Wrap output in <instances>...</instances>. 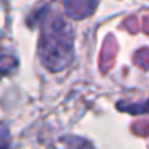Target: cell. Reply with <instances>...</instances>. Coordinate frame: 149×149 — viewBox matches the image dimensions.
<instances>
[{"label":"cell","instance_id":"cell-1","mask_svg":"<svg viewBox=\"0 0 149 149\" xmlns=\"http://www.w3.org/2000/svg\"><path fill=\"white\" fill-rule=\"evenodd\" d=\"M31 26L40 24L42 26L40 38V56L42 63L51 72H60L72 60L73 37L70 25L60 15H50L45 6L35 12L28 22Z\"/></svg>","mask_w":149,"mask_h":149},{"label":"cell","instance_id":"cell-2","mask_svg":"<svg viewBox=\"0 0 149 149\" xmlns=\"http://www.w3.org/2000/svg\"><path fill=\"white\" fill-rule=\"evenodd\" d=\"M97 0H64V12L74 19L86 18L94 12Z\"/></svg>","mask_w":149,"mask_h":149},{"label":"cell","instance_id":"cell-3","mask_svg":"<svg viewBox=\"0 0 149 149\" xmlns=\"http://www.w3.org/2000/svg\"><path fill=\"white\" fill-rule=\"evenodd\" d=\"M116 53H117V44H116V40L108 35L105 38V42L102 45V51H101V70L102 72H108L110 67L113 66L114 63V57H116Z\"/></svg>","mask_w":149,"mask_h":149},{"label":"cell","instance_id":"cell-4","mask_svg":"<svg viewBox=\"0 0 149 149\" xmlns=\"http://www.w3.org/2000/svg\"><path fill=\"white\" fill-rule=\"evenodd\" d=\"M118 110H124L132 114H146V102H140V104H134V105L118 104Z\"/></svg>","mask_w":149,"mask_h":149},{"label":"cell","instance_id":"cell-5","mask_svg":"<svg viewBox=\"0 0 149 149\" xmlns=\"http://www.w3.org/2000/svg\"><path fill=\"white\" fill-rule=\"evenodd\" d=\"M134 61H136L142 69H148V48H146V47H143L140 51L136 53Z\"/></svg>","mask_w":149,"mask_h":149},{"label":"cell","instance_id":"cell-6","mask_svg":"<svg viewBox=\"0 0 149 149\" xmlns=\"http://www.w3.org/2000/svg\"><path fill=\"white\" fill-rule=\"evenodd\" d=\"M124 26H126L132 34H136V32H137V29H139V21H137L134 16H130L129 19H126Z\"/></svg>","mask_w":149,"mask_h":149},{"label":"cell","instance_id":"cell-7","mask_svg":"<svg viewBox=\"0 0 149 149\" xmlns=\"http://www.w3.org/2000/svg\"><path fill=\"white\" fill-rule=\"evenodd\" d=\"M134 126H136L134 127V132L137 134H140V136H146L148 134V120H142V121L136 123Z\"/></svg>","mask_w":149,"mask_h":149},{"label":"cell","instance_id":"cell-8","mask_svg":"<svg viewBox=\"0 0 149 149\" xmlns=\"http://www.w3.org/2000/svg\"><path fill=\"white\" fill-rule=\"evenodd\" d=\"M143 32H148V18L143 19Z\"/></svg>","mask_w":149,"mask_h":149},{"label":"cell","instance_id":"cell-9","mask_svg":"<svg viewBox=\"0 0 149 149\" xmlns=\"http://www.w3.org/2000/svg\"><path fill=\"white\" fill-rule=\"evenodd\" d=\"M0 74H2V70H0Z\"/></svg>","mask_w":149,"mask_h":149}]
</instances>
